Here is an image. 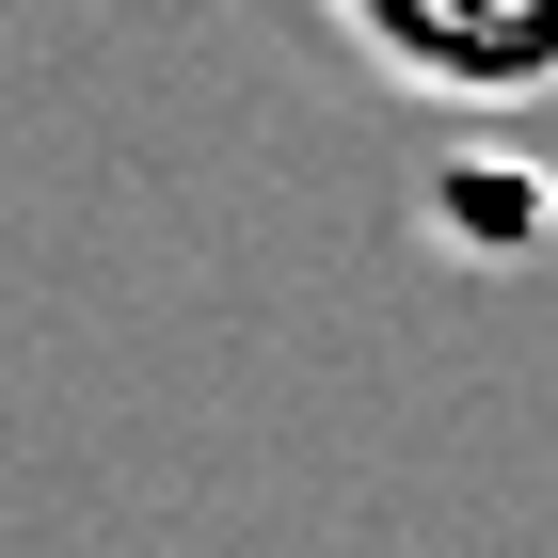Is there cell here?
<instances>
[{
  "instance_id": "obj_1",
  "label": "cell",
  "mask_w": 558,
  "mask_h": 558,
  "mask_svg": "<svg viewBox=\"0 0 558 558\" xmlns=\"http://www.w3.org/2000/svg\"><path fill=\"white\" fill-rule=\"evenodd\" d=\"M351 64L430 112H543L558 96V0H319Z\"/></svg>"
}]
</instances>
